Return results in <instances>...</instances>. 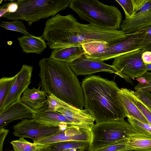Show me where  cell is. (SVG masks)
<instances>
[{"label": "cell", "instance_id": "6da1fadb", "mask_svg": "<svg viewBox=\"0 0 151 151\" xmlns=\"http://www.w3.org/2000/svg\"><path fill=\"white\" fill-rule=\"evenodd\" d=\"M126 35L121 30L104 29L89 24H81L72 14H58L47 21L41 36L49 47L54 50L81 47L83 43L94 41L110 43Z\"/></svg>", "mask_w": 151, "mask_h": 151}, {"label": "cell", "instance_id": "7a4b0ae2", "mask_svg": "<svg viewBox=\"0 0 151 151\" xmlns=\"http://www.w3.org/2000/svg\"><path fill=\"white\" fill-rule=\"evenodd\" d=\"M81 86L85 109L90 112L96 123L127 117L118 99L117 92L120 88L114 81L91 75L83 79Z\"/></svg>", "mask_w": 151, "mask_h": 151}, {"label": "cell", "instance_id": "3957f363", "mask_svg": "<svg viewBox=\"0 0 151 151\" xmlns=\"http://www.w3.org/2000/svg\"><path fill=\"white\" fill-rule=\"evenodd\" d=\"M39 87L48 95L52 94L75 107L83 109L84 101L82 86L69 64L44 58L39 63Z\"/></svg>", "mask_w": 151, "mask_h": 151}, {"label": "cell", "instance_id": "277c9868", "mask_svg": "<svg viewBox=\"0 0 151 151\" xmlns=\"http://www.w3.org/2000/svg\"><path fill=\"white\" fill-rule=\"evenodd\" d=\"M69 7L82 20L102 29L118 30L122 19L118 9L97 0H72Z\"/></svg>", "mask_w": 151, "mask_h": 151}, {"label": "cell", "instance_id": "5b68a950", "mask_svg": "<svg viewBox=\"0 0 151 151\" xmlns=\"http://www.w3.org/2000/svg\"><path fill=\"white\" fill-rule=\"evenodd\" d=\"M72 0H18L15 13H7L2 17L8 19L21 20L31 25L40 19L54 16L69 7Z\"/></svg>", "mask_w": 151, "mask_h": 151}, {"label": "cell", "instance_id": "8992f818", "mask_svg": "<svg viewBox=\"0 0 151 151\" xmlns=\"http://www.w3.org/2000/svg\"><path fill=\"white\" fill-rule=\"evenodd\" d=\"M133 129L124 119L96 123L91 130L88 151H96L127 140Z\"/></svg>", "mask_w": 151, "mask_h": 151}, {"label": "cell", "instance_id": "52a82bcc", "mask_svg": "<svg viewBox=\"0 0 151 151\" xmlns=\"http://www.w3.org/2000/svg\"><path fill=\"white\" fill-rule=\"evenodd\" d=\"M147 33L143 28L120 40L108 43V47L104 52L93 55L85 54L84 58L104 61L114 58L126 53L139 49V46Z\"/></svg>", "mask_w": 151, "mask_h": 151}, {"label": "cell", "instance_id": "ba28073f", "mask_svg": "<svg viewBox=\"0 0 151 151\" xmlns=\"http://www.w3.org/2000/svg\"><path fill=\"white\" fill-rule=\"evenodd\" d=\"M144 51L139 49L121 55L114 58L112 63L117 75L132 84L131 79L137 78L147 71L142 55Z\"/></svg>", "mask_w": 151, "mask_h": 151}, {"label": "cell", "instance_id": "9c48e42d", "mask_svg": "<svg viewBox=\"0 0 151 151\" xmlns=\"http://www.w3.org/2000/svg\"><path fill=\"white\" fill-rule=\"evenodd\" d=\"M13 134L20 138H28L33 142L40 138L50 135L62 130L58 127L42 124L33 119H26L13 126Z\"/></svg>", "mask_w": 151, "mask_h": 151}, {"label": "cell", "instance_id": "30bf717a", "mask_svg": "<svg viewBox=\"0 0 151 151\" xmlns=\"http://www.w3.org/2000/svg\"><path fill=\"white\" fill-rule=\"evenodd\" d=\"M91 131L73 126L65 130L40 138L33 143L49 145L53 143L67 141H78L90 142Z\"/></svg>", "mask_w": 151, "mask_h": 151}, {"label": "cell", "instance_id": "8fae6325", "mask_svg": "<svg viewBox=\"0 0 151 151\" xmlns=\"http://www.w3.org/2000/svg\"><path fill=\"white\" fill-rule=\"evenodd\" d=\"M33 66L23 65L16 75V78L12 85L0 110L19 100L21 96L31 83Z\"/></svg>", "mask_w": 151, "mask_h": 151}, {"label": "cell", "instance_id": "7c38bea8", "mask_svg": "<svg viewBox=\"0 0 151 151\" xmlns=\"http://www.w3.org/2000/svg\"><path fill=\"white\" fill-rule=\"evenodd\" d=\"M151 25V0L146 2L131 17L125 18L121 25L126 34L133 33Z\"/></svg>", "mask_w": 151, "mask_h": 151}, {"label": "cell", "instance_id": "4fadbf2b", "mask_svg": "<svg viewBox=\"0 0 151 151\" xmlns=\"http://www.w3.org/2000/svg\"><path fill=\"white\" fill-rule=\"evenodd\" d=\"M72 70L76 76L92 74L106 72L116 74L117 71L112 65L107 64L103 61L88 59L83 56L69 64Z\"/></svg>", "mask_w": 151, "mask_h": 151}, {"label": "cell", "instance_id": "5bb4252c", "mask_svg": "<svg viewBox=\"0 0 151 151\" xmlns=\"http://www.w3.org/2000/svg\"><path fill=\"white\" fill-rule=\"evenodd\" d=\"M47 101L41 108L34 110L32 119L44 125L59 128L63 130L74 125L65 117L56 111H47Z\"/></svg>", "mask_w": 151, "mask_h": 151}, {"label": "cell", "instance_id": "9a60e30c", "mask_svg": "<svg viewBox=\"0 0 151 151\" xmlns=\"http://www.w3.org/2000/svg\"><path fill=\"white\" fill-rule=\"evenodd\" d=\"M34 110L18 100L0 110V129L17 120L32 119Z\"/></svg>", "mask_w": 151, "mask_h": 151}, {"label": "cell", "instance_id": "2e32d148", "mask_svg": "<svg viewBox=\"0 0 151 151\" xmlns=\"http://www.w3.org/2000/svg\"><path fill=\"white\" fill-rule=\"evenodd\" d=\"M57 111L65 117L74 125L91 130L94 125L95 119L87 110L80 109L74 107L70 109L63 107Z\"/></svg>", "mask_w": 151, "mask_h": 151}, {"label": "cell", "instance_id": "e0dca14e", "mask_svg": "<svg viewBox=\"0 0 151 151\" xmlns=\"http://www.w3.org/2000/svg\"><path fill=\"white\" fill-rule=\"evenodd\" d=\"M32 88H27L23 93L19 100L30 108L37 110L42 107L47 102L46 93L42 90Z\"/></svg>", "mask_w": 151, "mask_h": 151}, {"label": "cell", "instance_id": "ac0fdd59", "mask_svg": "<svg viewBox=\"0 0 151 151\" xmlns=\"http://www.w3.org/2000/svg\"><path fill=\"white\" fill-rule=\"evenodd\" d=\"M17 39L23 51L26 53L40 54L47 47V43L42 36L24 35Z\"/></svg>", "mask_w": 151, "mask_h": 151}, {"label": "cell", "instance_id": "d6986e66", "mask_svg": "<svg viewBox=\"0 0 151 151\" xmlns=\"http://www.w3.org/2000/svg\"><path fill=\"white\" fill-rule=\"evenodd\" d=\"M85 54L82 47H71L53 50L49 58L69 64L82 57Z\"/></svg>", "mask_w": 151, "mask_h": 151}, {"label": "cell", "instance_id": "ffe728a7", "mask_svg": "<svg viewBox=\"0 0 151 151\" xmlns=\"http://www.w3.org/2000/svg\"><path fill=\"white\" fill-rule=\"evenodd\" d=\"M127 144L129 150L151 151V135L138 133L133 129L129 134Z\"/></svg>", "mask_w": 151, "mask_h": 151}, {"label": "cell", "instance_id": "44dd1931", "mask_svg": "<svg viewBox=\"0 0 151 151\" xmlns=\"http://www.w3.org/2000/svg\"><path fill=\"white\" fill-rule=\"evenodd\" d=\"M117 95L119 100L126 111L127 117L131 116L141 122L149 124L138 107L127 96L123 88L118 91Z\"/></svg>", "mask_w": 151, "mask_h": 151}, {"label": "cell", "instance_id": "7402d4cb", "mask_svg": "<svg viewBox=\"0 0 151 151\" xmlns=\"http://www.w3.org/2000/svg\"><path fill=\"white\" fill-rule=\"evenodd\" d=\"M90 142L78 141H67L58 142L50 145V147L57 151H62L64 150L77 148L88 151Z\"/></svg>", "mask_w": 151, "mask_h": 151}, {"label": "cell", "instance_id": "603a6c76", "mask_svg": "<svg viewBox=\"0 0 151 151\" xmlns=\"http://www.w3.org/2000/svg\"><path fill=\"white\" fill-rule=\"evenodd\" d=\"M123 8L125 18L131 17L147 0H116Z\"/></svg>", "mask_w": 151, "mask_h": 151}, {"label": "cell", "instance_id": "cb8c5ba5", "mask_svg": "<svg viewBox=\"0 0 151 151\" xmlns=\"http://www.w3.org/2000/svg\"><path fill=\"white\" fill-rule=\"evenodd\" d=\"M127 96L138 107L151 126V109L139 99L135 91L126 88H123Z\"/></svg>", "mask_w": 151, "mask_h": 151}, {"label": "cell", "instance_id": "d4e9b609", "mask_svg": "<svg viewBox=\"0 0 151 151\" xmlns=\"http://www.w3.org/2000/svg\"><path fill=\"white\" fill-rule=\"evenodd\" d=\"M10 143L12 145L14 151H37L40 149L50 146V145L32 143L23 138L12 141Z\"/></svg>", "mask_w": 151, "mask_h": 151}, {"label": "cell", "instance_id": "484cf974", "mask_svg": "<svg viewBox=\"0 0 151 151\" xmlns=\"http://www.w3.org/2000/svg\"><path fill=\"white\" fill-rule=\"evenodd\" d=\"M108 43L103 41H94L81 45L85 54L93 55L102 53L107 49Z\"/></svg>", "mask_w": 151, "mask_h": 151}, {"label": "cell", "instance_id": "4316f807", "mask_svg": "<svg viewBox=\"0 0 151 151\" xmlns=\"http://www.w3.org/2000/svg\"><path fill=\"white\" fill-rule=\"evenodd\" d=\"M16 77L15 75L12 77H4L0 79V109L2 108Z\"/></svg>", "mask_w": 151, "mask_h": 151}, {"label": "cell", "instance_id": "83f0119b", "mask_svg": "<svg viewBox=\"0 0 151 151\" xmlns=\"http://www.w3.org/2000/svg\"><path fill=\"white\" fill-rule=\"evenodd\" d=\"M46 96L47 99V111H56L57 109L61 107L70 109L74 107L64 102L52 94L48 95L46 94Z\"/></svg>", "mask_w": 151, "mask_h": 151}, {"label": "cell", "instance_id": "f1b7e54d", "mask_svg": "<svg viewBox=\"0 0 151 151\" xmlns=\"http://www.w3.org/2000/svg\"><path fill=\"white\" fill-rule=\"evenodd\" d=\"M0 26L6 29L19 32L24 35H30L27 32L23 23L19 21L14 20L11 22L1 21Z\"/></svg>", "mask_w": 151, "mask_h": 151}, {"label": "cell", "instance_id": "f546056e", "mask_svg": "<svg viewBox=\"0 0 151 151\" xmlns=\"http://www.w3.org/2000/svg\"><path fill=\"white\" fill-rule=\"evenodd\" d=\"M136 80L139 83L135 87L136 91L151 92V73L148 71Z\"/></svg>", "mask_w": 151, "mask_h": 151}, {"label": "cell", "instance_id": "4dcf8cb0", "mask_svg": "<svg viewBox=\"0 0 151 151\" xmlns=\"http://www.w3.org/2000/svg\"><path fill=\"white\" fill-rule=\"evenodd\" d=\"M127 121L133 129L140 133L151 135V126L141 122L131 116H128Z\"/></svg>", "mask_w": 151, "mask_h": 151}, {"label": "cell", "instance_id": "1f68e13d", "mask_svg": "<svg viewBox=\"0 0 151 151\" xmlns=\"http://www.w3.org/2000/svg\"><path fill=\"white\" fill-rule=\"evenodd\" d=\"M147 34L139 46V49L144 51L151 52V25L143 28Z\"/></svg>", "mask_w": 151, "mask_h": 151}, {"label": "cell", "instance_id": "d6a6232c", "mask_svg": "<svg viewBox=\"0 0 151 151\" xmlns=\"http://www.w3.org/2000/svg\"><path fill=\"white\" fill-rule=\"evenodd\" d=\"M127 139L123 142L113 145L96 151H122L129 150Z\"/></svg>", "mask_w": 151, "mask_h": 151}, {"label": "cell", "instance_id": "836d02e7", "mask_svg": "<svg viewBox=\"0 0 151 151\" xmlns=\"http://www.w3.org/2000/svg\"><path fill=\"white\" fill-rule=\"evenodd\" d=\"M135 92L141 101L151 109V94L149 92L141 91Z\"/></svg>", "mask_w": 151, "mask_h": 151}, {"label": "cell", "instance_id": "e575fe53", "mask_svg": "<svg viewBox=\"0 0 151 151\" xmlns=\"http://www.w3.org/2000/svg\"><path fill=\"white\" fill-rule=\"evenodd\" d=\"M4 4L7 9L8 13H13L16 12L18 8V5L16 1Z\"/></svg>", "mask_w": 151, "mask_h": 151}, {"label": "cell", "instance_id": "d590c367", "mask_svg": "<svg viewBox=\"0 0 151 151\" xmlns=\"http://www.w3.org/2000/svg\"><path fill=\"white\" fill-rule=\"evenodd\" d=\"M9 132V130L4 128L0 129V151H3L4 142Z\"/></svg>", "mask_w": 151, "mask_h": 151}, {"label": "cell", "instance_id": "8d00e7d4", "mask_svg": "<svg viewBox=\"0 0 151 151\" xmlns=\"http://www.w3.org/2000/svg\"><path fill=\"white\" fill-rule=\"evenodd\" d=\"M142 58L145 64H151V52L144 51L142 55Z\"/></svg>", "mask_w": 151, "mask_h": 151}, {"label": "cell", "instance_id": "74e56055", "mask_svg": "<svg viewBox=\"0 0 151 151\" xmlns=\"http://www.w3.org/2000/svg\"><path fill=\"white\" fill-rule=\"evenodd\" d=\"M7 13H8L7 8L3 5L0 7V17H2Z\"/></svg>", "mask_w": 151, "mask_h": 151}, {"label": "cell", "instance_id": "f35d334b", "mask_svg": "<svg viewBox=\"0 0 151 151\" xmlns=\"http://www.w3.org/2000/svg\"><path fill=\"white\" fill-rule=\"evenodd\" d=\"M37 151H57L51 148L50 146L40 149Z\"/></svg>", "mask_w": 151, "mask_h": 151}, {"label": "cell", "instance_id": "ab89813d", "mask_svg": "<svg viewBox=\"0 0 151 151\" xmlns=\"http://www.w3.org/2000/svg\"><path fill=\"white\" fill-rule=\"evenodd\" d=\"M62 151H84V150L77 148H72L64 150Z\"/></svg>", "mask_w": 151, "mask_h": 151}, {"label": "cell", "instance_id": "60d3db41", "mask_svg": "<svg viewBox=\"0 0 151 151\" xmlns=\"http://www.w3.org/2000/svg\"><path fill=\"white\" fill-rule=\"evenodd\" d=\"M147 71L151 70V64H145Z\"/></svg>", "mask_w": 151, "mask_h": 151}, {"label": "cell", "instance_id": "b9f144b4", "mask_svg": "<svg viewBox=\"0 0 151 151\" xmlns=\"http://www.w3.org/2000/svg\"><path fill=\"white\" fill-rule=\"evenodd\" d=\"M136 151L134 150H124V151Z\"/></svg>", "mask_w": 151, "mask_h": 151}, {"label": "cell", "instance_id": "7bdbcfd3", "mask_svg": "<svg viewBox=\"0 0 151 151\" xmlns=\"http://www.w3.org/2000/svg\"></svg>", "mask_w": 151, "mask_h": 151}]
</instances>
